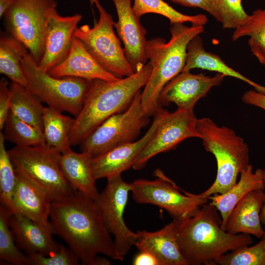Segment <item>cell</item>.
<instances>
[{"label": "cell", "mask_w": 265, "mask_h": 265, "mask_svg": "<svg viewBox=\"0 0 265 265\" xmlns=\"http://www.w3.org/2000/svg\"><path fill=\"white\" fill-rule=\"evenodd\" d=\"M54 234L67 243L83 265H95L98 254L118 260L114 239L96 200L79 191L52 201Z\"/></svg>", "instance_id": "obj_1"}, {"label": "cell", "mask_w": 265, "mask_h": 265, "mask_svg": "<svg viewBox=\"0 0 265 265\" xmlns=\"http://www.w3.org/2000/svg\"><path fill=\"white\" fill-rule=\"evenodd\" d=\"M221 224L219 211L210 203L179 218L176 240L187 265H216L223 255L252 243L250 235L230 234Z\"/></svg>", "instance_id": "obj_2"}, {"label": "cell", "mask_w": 265, "mask_h": 265, "mask_svg": "<svg viewBox=\"0 0 265 265\" xmlns=\"http://www.w3.org/2000/svg\"><path fill=\"white\" fill-rule=\"evenodd\" d=\"M151 71L148 62L131 75L116 80H91L82 108L75 118L69 135L70 146L81 144L105 120L125 110L145 85Z\"/></svg>", "instance_id": "obj_3"}, {"label": "cell", "mask_w": 265, "mask_h": 265, "mask_svg": "<svg viewBox=\"0 0 265 265\" xmlns=\"http://www.w3.org/2000/svg\"><path fill=\"white\" fill-rule=\"evenodd\" d=\"M168 42L160 37L147 41L146 56L152 71L141 94L143 110L150 116L159 107L158 99L164 86L182 72L186 62L187 47L196 36L204 31V26H187L182 23L171 25Z\"/></svg>", "instance_id": "obj_4"}, {"label": "cell", "mask_w": 265, "mask_h": 265, "mask_svg": "<svg viewBox=\"0 0 265 265\" xmlns=\"http://www.w3.org/2000/svg\"><path fill=\"white\" fill-rule=\"evenodd\" d=\"M197 128L205 149L214 156L217 163L214 182L200 194L209 197L223 194L236 184L238 176L250 164L248 146L233 130L219 126L210 118L198 119Z\"/></svg>", "instance_id": "obj_5"}, {"label": "cell", "mask_w": 265, "mask_h": 265, "mask_svg": "<svg viewBox=\"0 0 265 265\" xmlns=\"http://www.w3.org/2000/svg\"><path fill=\"white\" fill-rule=\"evenodd\" d=\"M26 87L48 107L75 117L81 110L91 80L54 77L42 70L27 52L21 61Z\"/></svg>", "instance_id": "obj_6"}, {"label": "cell", "mask_w": 265, "mask_h": 265, "mask_svg": "<svg viewBox=\"0 0 265 265\" xmlns=\"http://www.w3.org/2000/svg\"><path fill=\"white\" fill-rule=\"evenodd\" d=\"M8 153L15 168L44 189L52 201L74 192L63 173L61 153L55 149L46 144L15 145Z\"/></svg>", "instance_id": "obj_7"}, {"label": "cell", "mask_w": 265, "mask_h": 265, "mask_svg": "<svg viewBox=\"0 0 265 265\" xmlns=\"http://www.w3.org/2000/svg\"><path fill=\"white\" fill-rule=\"evenodd\" d=\"M95 5L99 13L98 22L92 27L87 25L78 27L74 36L106 71L118 78L129 76L135 72L114 32L112 17L99 1Z\"/></svg>", "instance_id": "obj_8"}, {"label": "cell", "mask_w": 265, "mask_h": 265, "mask_svg": "<svg viewBox=\"0 0 265 265\" xmlns=\"http://www.w3.org/2000/svg\"><path fill=\"white\" fill-rule=\"evenodd\" d=\"M57 5L55 0H14L3 15L7 32L29 51L37 64L44 53L48 17Z\"/></svg>", "instance_id": "obj_9"}, {"label": "cell", "mask_w": 265, "mask_h": 265, "mask_svg": "<svg viewBox=\"0 0 265 265\" xmlns=\"http://www.w3.org/2000/svg\"><path fill=\"white\" fill-rule=\"evenodd\" d=\"M141 90L124 111L114 114L95 129L81 143V152L91 158L119 145L135 140L149 123L143 109Z\"/></svg>", "instance_id": "obj_10"}, {"label": "cell", "mask_w": 265, "mask_h": 265, "mask_svg": "<svg viewBox=\"0 0 265 265\" xmlns=\"http://www.w3.org/2000/svg\"><path fill=\"white\" fill-rule=\"evenodd\" d=\"M153 180L138 179L131 183L133 199L139 204H149L165 210L174 219L191 215L209 197L200 194L182 193L177 185L159 169Z\"/></svg>", "instance_id": "obj_11"}, {"label": "cell", "mask_w": 265, "mask_h": 265, "mask_svg": "<svg viewBox=\"0 0 265 265\" xmlns=\"http://www.w3.org/2000/svg\"><path fill=\"white\" fill-rule=\"evenodd\" d=\"M107 180L105 188L95 200L108 231L114 237L118 260L123 261L137 238V233L129 229L123 217L131 184L121 175Z\"/></svg>", "instance_id": "obj_12"}, {"label": "cell", "mask_w": 265, "mask_h": 265, "mask_svg": "<svg viewBox=\"0 0 265 265\" xmlns=\"http://www.w3.org/2000/svg\"><path fill=\"white\" fill-rule=\"evenodd\" d=\"M197 119L193 109L177 108L172 112L167 111L132 168L136 170L142 169L152 158L175 148L186 139L191 137L201 139V134L197 128Z\"/></svg>", "instance_id": "obj_13"}, {"label": "cell", "mask_w": 265, "mask_h": 265, "mask_svg": "<svg viewBox=\"0 0 265 265\" xmlns=\"http://www.w3.org/2000/svg\"><path fill=\"white\" fill-rule=\"evenodd\" d=\"M167 111L162 107L157 111L151 126L139 139L119 145L92 158L90 166L94 179H107L121 175L122 172L132 167Z\"/></svg>", "instance_id": "obj_14"}, {"label": "cell", "mask_w": 265, "mask_h": 265, "mask_svg": "<svg viewBox=\"0 0 265 265\" xmlns=\"http://www.w3.org/2000/svg\"><path fill=\"white\" fill-rule=\"evenodd\" d=\"M225 77L219 73L209 76L181 72L162 88L158 99L159 107L162 108L173 103L178 109H193L197 102L212 88L219 85Z\"/></svg>", "instance_id": "obj_15"}, {"label": "cell", "mask_w": 265, "mask_h": 265, "mask_svg": "<svg viewBox=\"0 0 265 265\" xmlns=\"http://www.w3.org/2000/svg\"><path fill=\"white\" fill-rule=\"evenodd\" d=\"M82 16L76 14L62 16L56 8L50 12L47 22L44 37V53L38 64L43 70L48 72L61 62L71 49L74 33Z\"/></svg>", "instance_id": "obj_16"}, {"label": "cell", "mask_w": 265, "mask_h": 265, "mask_svg": "<svg viewBox=\"0 0 265 265\" xmlns=\"http://www.w3.org/2000/svg\"><path fill=\"white\" fill-rule=\"evenodd\" d=\"M118 16L114 23L125 54L134 72L141 69L148 60L146 56V31L140 18L134 14L131 0H111Z\"/></svg>", "instance_id": "obj_17"}, {"label": "cell", "mask_w": 265, "mask_h": 265, "mask_svg": "<svg viewBox=\"0 0 265 265\" xmlns=\"http://www.w3.org/2000/svg\"><path fill=\"white\" fill-rule=\"evenodd\" d=\"M9 222L17 245L27 255L37 253L50 256L61 245L53 238L51 223L41 224L19 213L12 214Z\"/></svg>", "instance_id": "obj_18"}, {"label": "cell", "mask_w": 265, "mask_h": 265, "mask_svg": "<svg viewBox=\"0 0 265 265\" xmlns=\"http://www.w3.org/2000/svg\"><path fill=\"white\" fill-rule=\"evenodd\" d=\"M16 184L13 194V213H19L45 225L49 221L52 199L40 186L15 168Z\"/></svg>", "instance_id": "obj_19"}, {"label": "cell", "mask_w": 265, "mask_h": 265, "mask_svg": "<svg viewBox=\"0 0 265 265\" xmlns=\"http://www.w3.org/2000/svg\"><path fill=\"white\" fill-rule=\"evenodd\" d=\"M48 73L57 78L74 77L88 80L114 81L121 79L104 69L75 36L66 57Z\"/></svg>", "instance_id": "obj_20"}, {"label": "cell", "mask_w": 265, "mask_h": 265, "mask_svg": "<svg viewBox=\"0 0 265 265\" xmlns=\"http://www.w3.org/2000/svg\"><path fill=\"white\" fill-rule=\"evenodd\" d=\"M179 218L155 232L138 231L135 246L139 251H148L158 260L160 265H187L176 240Z\"/></svg>", "instance_id": "obj_21"}, {"label": "cell", "mask_w": 265, "mask_h": 265, "mask_svg": "<svg viewBox=\"0 0 265 265\" xmlns=\"http://www.w3.org/2000/svg\"><path fill=\"white\" fill-rule=\"evenodd\" d=\"M265 194L263 189L253 190L234 207L224 230L232 234H246L262 238L265 230L261 220Z\"/></svg>", "instance_id": "obj_22"}, {"label": "cell", "mask_w": 265, "mask_h": 265, "mask_svg": "<svg viewBox=\"0 0 265 265\" xmlns=\"http://www.w3.org/2000/svg\"><path fill=\"white\" fill-rule=\"evenodd\" d=\"M193 69L214 71L224 76L240 80L255 90L265 94V86L261 85L228 66L219 56L206 51L199 35L194 37L187 47L186 62L182 72Z\"/></svg>", "instance_id": "obj_23"}, {"label": "cell", "mask_w": 265, "mask_h": 265, "mask_svg": "<svg viewBox=\"0 0 265 265\" xmlns=\"http://www.w3.org/2000/svg\"><path fill=\"white\" fill-rule=\"evenodd\" d=\"M239 175L238 182L226 192L209 197L211 200L209 203L220 213L222 218L221 227L223 230L232 210L243 197L253 190H264L263 169L258 168L254 171L253 166L249 164Z\"/></svg>", "instance_id": "obj_24"}, {"label": "cell", "mask_w": 265, "mask_h": 265, "mask_svg": "<svg viewBox=\"0 0 265 265\" xmlns=\"http://www.w3.org/2000/svg\"><path fill=\"white\" fill-rule=\"evenodd\" d=\"M91 159L85 153H77L70 148L61 154L60 164L74 191H80L96 200L99 192L91 168Z\"/></svg>", "instance_id": "obj_25"}, {"label": "cell", "mask_w": 265, "mask_h": 265, "mask_svg": "<svg viewBox=\"0 0 265 265\" xmlns=\"http://www.w3.org/2000/svg\"><path fill=\"white\" fill-rule=\"evenodd\" d=\"M10 85V110L18 118L43 132L42 101L26 88L12 82Z\"/></svg>", "instance_id": "obj_26"}, {"label": "cell", "mask_w": 265, "mask_h": 265, "mask_svg": "<svg viewBox=\"0 0 265 265\" xmlns=\"http://www.w3.org/2000/svg\"><path fill=\"white\" fill-rule=\"evenodd\" d=\"M42 120L46 144L61 154L70 149L69 135L75 118L44 106Z\"/></svg>", "instance_id": "obj_27"}, {"label": "cell", "mask_w": 265, "mask_h": 265, "mask_svg": "<svg viewBox=\"0 0 265 265\" xmlns=\"http://www.w3.org/2000/svg\"><path fill=\"white\" fill-rule=\"evenodd\" d=\"M27 52L19 41L8 35L0 38V73L12 82L26 87V80L23 71L21 61Z\"/></svg>", "instance_id": "obj_28"}, {"label": "cell", "mask_w": 265, "mask_h": 265, "mask_svg": "<svg viewBox=\"0 0 265 265\" xmlns=\"http://www.w3.org/2000/svg\"><path fill=\"white\" fill-rule=\"evenodd\" d=\"M245 36L249 37L248 44L252 53L265 65V9L254 10L241 26L235 29L232 39L235 41Z\"/></svg>", "instance_id": "obj_29"}, {"label": "cell", "mask_w": 265, "mask_h": 265, "mask_svg": "<svg viewBox=\"0 0 265 265\" xmlns=\"http://www.w3.org/2000/svg\"><path fill=\"white\" fill-rule=\"evenodd\" d=\"M132 8L134 14L139 18L146 14H157L167 18L171 25L190 23L192 25L205 26L208 21L206 15L183 14L163 0H133Z\"/></svg>", "instance_id": "obj_30"}, {"label": "cell", "mask_w": 265, "mask_h": 265, "mask_svg": "<svg viewBox=\"0 0 265 265\" xmlns=\"http://www.w3.org/2000/svg\"><path fill=\"white\" fill-rule=\"evenodd\" d=\"M3 129L5 140L15 145L36 146L46 144L42 131L21 120L10 110Z\"/></svg>", "instance_id": "obj_31"}, {"label": "cell", "mask_w": 265, "mask_h": 265, "mask_svg": "<svg viewBox=\"0 0 265 265\" xmlns=\"http://www.w3.org/2000/svg\"><path fill=\"white\" fill-rule=\"evenodd\" d=\"M12 213L0 206V260L16 265H30L27 255L20 250L10 226Z\"/></svg>", "instance_id": "obj_32"}, {"label": "cell", "mask_w": 265, "mask_h": 265, "mask_svg": "<svg viewBox=\"0 0 265 265\" xmlns=\"http://www.w3.org/2000/svg\"><path fill=\"white\" fill-rule=\"evenodd\" d=\"M3 132L0 133V205L13 213V194L16 184L15 167L5 146Z\"/></svg>", "instance_id": "obj_33"}, {"label": "cell", "mask_w": 265, "mask_h": 265, "mask_svg": "<svg viewBox=\"0 0 265 265\" xmlns=\"http://www.w3.org/2000/svg\"><path fill=\"white\" fill-rule=\"evenodd\" d=\"M220 265H265V244L243 246L223 255L216 262Z\"/></svg>", "instance_id": "obj_34"}, {"label": "cell", "mask_w": 265, "mask_h": 265, "mask_svg": "<svg viewBox=\"0 0 265 265\" xmlns=\"http://www.w3.org/2000/svg\"><path fill=\"white\" fill-rule=\"evenodd\" d=\"M220 22L224 28L236 29L248 19L241 0H212Z\"/></svg>", "instance_id": "obj_35"}, {"label": "cell", "mask_w": 265, "mask_h": 265, "mask_svg": "<svg viewBox=\"0 0 265 265\" xmlns=\"http://www.w3.org/2000/svg\"><path fill=\"white\" fill-rule=\"evenodd\" d=\"M27 256L30 265H77L80 261L70 248L68 249L61 244L57 251L50 256L37 253Z\"/></svg>", "instance_id": "obj_36"}, {"label": "cell", "mask_w": 265, "mask_h": 265, "mask_svg": "<svg viewBox=\"0 0 265 265\" xmlns=\"http://www.w3.org/2000/svg\"><path fill=\"white\" fill-rule=\"evenodd\" d=\"M10 90L8 81L2 78L0 80V130L4 125L10 111Z\"/></svg>", "instance_id": "obj_37"}, {"label": "cell", "mask_w": 265, "mask_h": 265, "mask_svg": "<svg viewBox=\"0 0 265 265\" xmlns=\"http://www.w3.org/2000/svg\"><path fill=\"white\" fill-rule=\"evenodd\" d=\"M184 6L199 8L213 17L218 22L219 18L214 7L212 0H170Z\"/></svg>", "instance_id": "obj_38"}, {"label": "cell", "mask_w": 265, "mask_h": 265, "mask_svg": "<svg viewBox=\"0 0 265 265\" xmlns=\"http://www.w3.org/2000/svg\"><path fill=\"white\" fill-rule=\"evenodd\" d=\"M241 99L244 103L265 110V94L251 89L246 91Z\"/></svg>", "instance_id": "obj_39"}, {"label": "cell", "mask_w": 265, "mask_h": 265, "mask_svg": "<svg viewBox=\"0 0 265 265\" xmlns=\"http://www.w3.org/2000/svg\"><path fill=\"white\" fill-rule=\"evenodd\" d=\"M134 265H160L157 258L148 251H140L134 257L133 262Z\"/></svg>", "instance_id": "obj_40"}, {"label": "cell", "mask_w": 265, "mask_h": 265, "mask_svg": "<svg viewBox=\"0 0 265 265\" xmlns=\"http://www.w3.org/2000/svg\"><path fill=\"white\" fill-rule=\"evenodd\" d=\"M14 0H0V17H2L10 8Z\"/></svg>", "instance_id": "obj_41"}, {"label": "cell", "mask_w": 265, "mask_h": 265, "mask_svg": "<svg viewBox=\"0 0 265 265\" xmlns=\"http://www.w3.org/2000/svg\"><path fill=\"white\" fill-rule=\"evenodd\" d=\"M263 179L264 183V191L265 194V201L263 208L261 214V220L262 225L265 230V169L263 170Z\"/></svg>", "instance_id": "obj_42"}, {"label": "cell", "mask_w": 265, "mask_h": 265, "mask_svg": "<svg viewBox=\"0 0 265 265\" xmlns=\"http://www.w3.org/2000/svg\"><path fill=\"white\" fill-rule=\"evenodd\" d=\"M91 5L95 4L99 0H88Z\"/></svg>", "instance_id": "obj_43"}, {"label": "cell", "mask_w": 265, "mask_h": 265, "mask_svg": "<svg viewBox=\"0 0 265 265\" xmlns=\"http://www.w3.org/2000/svg\"><path fill=\"white\" fill-rule=\"evenodd\" d=\"M261 240H263V241L264 242V243L265 244V230L264 234L263 237L262 238Z\"/></svg>", "instance_id": "obj_44"}]
</instances>
